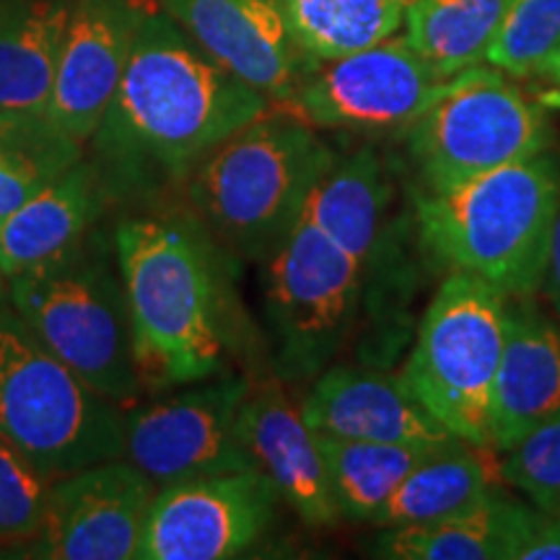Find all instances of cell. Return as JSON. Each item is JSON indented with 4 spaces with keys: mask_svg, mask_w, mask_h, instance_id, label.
Masks as SVG:
<instances>
[{
    "mask_svg": "<svg viewBox=\"0 0 560 560\" xmlns=\"http://www.w3.org/2000/svg\"><path fill=\"white\" fill-rule=\"evenodd\" d=\"M301 416L312 431L338 439L425 450L457 441L423 408L402 376L363 366H327L314 376Z\"/></svg>",
    "mask_w": 560,
    "mask_h": 560,
    "instance_id": "obj_17",
    "label": "cell"
},
{
    "mask_svg": "<svg viewBox=\"0 0 560 560\" xmlns=\"http://www.w3.org/2000/svg\"><path fill=\"white\" fill-rule=\"evenodd\" d=\"M501 480L520 488L545 514L560 516V416L506 452Z\"/></svg>",
    "mask_w": 560,
    "mask_h": 560,
    "instance_id": "obj_30",
    "label": "cell"
},
{
    "mask_svg": "<svg viewBox=\"0 0 560 560\" xmlns=\"http://www.w3.org/2000/svg\"><path fill=\"white\" fill-rule=\"evenodd\" d=\"M156 486L125 457L60 475L47 493L32 558L140 560Z\"/></svg>",
    "mask_w": 560,
    "mask_h": 560,
    "instance_id": "obj_12",
    "label": "cell"
},
{
    "mask_svg": "<svg viewBox=\"0 0 560 560\" xmlns=\"http://www.w3.org/2000/svg\"><path fill=\"white\" fill-rule=\"evenodd\" d=\"M335 503L342 520L374 524L389 495L431 452L425 446L380 444L317 433ZM446 446V444H444Z\"/></svg>",
    "mask_w": 560,
    "mask_h": 560,
    "instance_id": "obj_25",
    "label": "cell"
},
{
    "mask_svg": "<svg viewBox=\"0 0 560 560\" xmlns=\"http://www.w3.org/2000/svg\"><path fill=\"white\" fill-rule=\"evenodd\" d=\"M412 0H283L301 50L314 62L338 60L395 37Z\"/></svg>",
    "mask_w": 560,
    "mask_h": 560,
    "instance_id": "obj_27",
    "label": "cell"
},
{
    "mask_svg": "<svg viewBox=\"0 0 560 560\" xmlns=\"http://www.w3.org/2000/svg\"><path fill=\"white\" fill-rule=\"evenodd\" d=\"M153 0H73L47 115L81 143L102 122Z\"/></svg>",
    "mask_w": 560,
    "mask_h": 560,
    "instance_id": "obj_15",
    "label": "cell"
},
{
    "mask_svg": "<svg viewBox=\"0 0 560 560\" xmlns=\"http://www.w3.org/2000/svg\"><path fill=\"white\" fill-rule=\"evenodd\" d=\"M408 156L425 192H446L514 161L550 151L552 128L540 104L499 70L467 68L405 130Z\"/></svg>",
    "mask_w": 560,
    "mask_h": 560,
    "instance_id": "obj_8",
    "label": "cell"
},
{
    "mask_svg": "<svg viewBox=\"0 0 560 560\" xmlns=\"http://www.w3.org/2000/svg\"><path fill=\"white\" fill-rule=\"evenodd\" d=\"M159 5L236 79L289 107L314 60L301 50L283 0H159Z\"/></svg>",
    "mask_w": 560,
    "mask_h": 560,
    "instance_id": "obj_14",
    "label": "cell"
},
{
    "mask_svg": "<svg viewBox=\"0 0 560 560\" xmlns=\"http://www.w3.org/2000/svg\"><path fill=\"white\" fill-rule=\"evenodd\" d=\"M542 75H548V79H552L560 86V47L556 50V55H552V58L545 62Z\"/></svg>",
    "mask_w": 560,
    "mask_h": 560,
    "instance_id": "obj_33",
    "label": "cell"
},
{
    "mask_svg": "<svg viewBox=\"0 0 560 560\" xmlns=\"http://www.w3.org/2000/svg\"><path fill=\"white\" fill-rule=\"evenodd\" d=\"M537 506L493 493L480 506L450 520L389 527L374 545L376 558L392 560H516L527 540Z\"/></svg>",
    "mask_w": 560,
    "mask_h": 560,
    "instance_id": "obj_21",
    "label": "cell"
},
{
    "mask_svg": "<svg viewBox=\"0 0 560 560\" xmlns=\"http://www.w3.org/2000/svg\"><path fill=\"white\" fill-rule=\"evenodd\" d=\"M249 387L247 376L219 371L151 402L143 397L125 410L122 457L156 490L208 475L255 470L236 436V416Z\"/></svg>",
    "mask_w": 560,
    "mask_h": 560,
    "instance_id": "obj_10",
    "label": "cell"
},
{
    "mask_svg": "<svg viewBox=\"0 0 560 560\" xmlns=\"http://www.w3.org/2000/svg\"><path fill=\"white\" fill-rule=\"evenodd\" d=\"M5 285L26 327L81 380L122 410L143 400L115 236L96 226L75 247Z\"/></svg>",
    "mask_w": 560,
    "mask_h": 560,
    "instance_id": "obj_5",
    "label": "cell"
},
{
    "mask_svg": "<svg viewBox=\"0 0 560 560\" xmlns=\"http://www.w3.org/2000/svg\"><path fill=\"white\" fill-rule=\"evenodd\" d=\"M83 159V143L42 109H0V229Z\"/></svg>",
    "mask_w": 560,
    "mask_h": 560,
    "instance_id": "obj_24",
    "label": "cell"
},
{
    "mask_svg": "<svg viewBox=\"0 0 560 560\" xmlns=\"http://www.w3.org/2000/svg\"><path fill=\"white\" fill-rule=\"evenodd\" d=\"M545 293H548L552 310H556L560 319V210L556 226H552V240H550V252H548V265H545V278H542Z\"/></svg>",
    "mask_w": 560,
    "mask_h": 560,
    "instance_id": "obj_32",
    "label": "cell"
},
{
    "mask_svg": "<svg viewBox=\"0 0 560 560\" xmlns=\"http://www.w3.org/2000/svg\"><path fill=\"white\" fill-rule=\"evenodd\" d=\"M112 192L94 161L81 159L21 206L0 229V272L50 262L100 226Z\"/></svg>",
    "mask_w": 560,
    "mask_h": 560,
    "instance_id": "obj_19",
    "label": "cell"
},
{
    "mask_svg": "<svg viewBox=\"0 0 560 560\" xmlns=\"http://www.w3.org/2000/svg\"><path fill=\"white\" fill-rule=\"evenodd\" d=\"M52 475L0 436V545L37 537Z\"/></svg>",
    "mask_w": 560,
    "mask_h": 560,
    "instance_id": "obj_29",
    "label": "cell"
},
{
    "mask_svg": "<svg viewBox=\"0 0 560 560\" xmlns=\"http://www.w3.org/2000/svg\"><path fill=\"white\" fill-rule=\"evenodd\" d=\"M392 179L371 145L338 156L312 187L301 219L312 221L335 244L363 265L366 278L380 268L387 249Z\"/></svg>",
    "mask_w": 560,
    "mask_h": 560,
    "instance_id": "obj_20",
    "label": "cell"
},
{
    "mask_svg": "<svg viewBox=\"0 0 560 560\" xmlns=\"http://www.w3.org/2000/svg\"><path fill=\"white\" fill-rule=\"evenodd\" d=\"M446 81L405 37H392L346 58L314 62L289 109L322 130H408Z\"/></svg>",
    "mask_w": 560,
    "mask_h": 560,
    "instance_id": "obj_11",
    "label": "cell"
},
{
    "mask_svg": "<svg viewBox=\"0 0 560 560\" xmlns=\"http://www.w3.org/2000/svg\"><path fill=\"white\" fill-rule=\"evenodd\" d=\"M516 560H560V516L537 509L527 540L516 552Z\"/></svg>",
    "mask_w": 560,
    "mask_h": 560,
    "instance_id": "obj_31",
    "label": "cell"
},
{
    "mask_svg": "<svg viewBox=\"0 0 560 560\" xmlns=\"http://www.w3.org/2000/svg\"><path fill=\"white\" fill-rule=\"evenodd\" d=\"M509 296L450 270L420 317L402 382L452 436L490 450V397L506 340Z\"/></svg>",
    "mask_w": 560,
    "mask_h": 560,
    "instance_id": "obj_7",
    "label": "cell"
},
{
    "mask_svg": "<svg viewBox=\"0 0 560 560\" xmlns=\"http://www.w3.org/2000/svg\"><path fill=\"white\" fill-rule=\"evenodd\" d=\"M73 0H0V109L50 104Z\"/></svg>",
    "mask_w": 560,
    "mask_h": 560,
    "instance_id": "obj_22",
    "label": "cell"
},
{
    "mask_svg": "<svg viewBox=\"0 0 560 560\" xmlns=\"http://www.w3.org/2000/svg\"><path fill=\"white\" fill-rule=\"evenodd\" d=\"M558 210L560 159L542 151L446 192H420L416 223L444 268L527 299L542 285Z\"/></svg>",
    "mask_w": 560,
    "mask_h": 560,
    "instance_id": "obj_3",
    "label": "cell"
},
{
    "mask_svg": "<svg viewBox=\"0 0 560 560\" xmlns=\"http://www.w3.org/2000/svg\"><path fill=\"white\" fill-rule=\"evenodd\" d=\"M560 416V325L509 301L506 340L490 397V450H514Z\"/></svg>",
    "mask_w": 560,
    "mask_h": 560,
    "instance_id": "obj_18",
    "label": "cell"
},
{
    "mask_svg": "<svg viewBox=\"0 0 560 560\" xmlns=\"http://www.w3.org/2000/svg\"><path fill=\"white\" fill-rule=\"evenodd\" d=\"M482 450L486 446L457 439L431 452L389 495L376 514L374 527H416L450 520L499 493Z\"/></svg>",
    "mask_w": 560,
    "mask_h": 560,
    "instance_id": "obj_23",
    "label": "cell"
},
{
    "mask_svg": "<svg viewBox=\"0 0 560 560\" xmlns=\"http://www.w3.org/2000/svg\"><path fill=\"white\" fill-rule=\"evenodd\" d=\"M125 410L34 335L0 301V436L52 478L122 457Z\"/></svg>",
    "mask_w": 560,
    "mask_h": 560,
    "instance_id": "obj_6",
    "label": "cell"
},
{
    "mask_svg": "<svg viewBox=\"0 0 560 560\" xmlns=\"http://www.w3.org/2000/svg\"><path fill=\"white\" fill-rule=\"evenodd\" d=\"M509 0H412L405 42L444 79L486 62Z\"/></svg>",
    "mask_w": 560,
    "mask_h": 560,
    "instance_id": "obj_26",
    "label": "cell"
},
{
    "mask_svg": "<svg viewBox=\"0 0 560 560\" xmlns=\"http://www.w3.org/2000/svg\"><path fill=\"white\" fill-rule=\"evenodd\" d=\"M335 159L314 125L293 112H265L198 161L187 195L219 240L262 257L289 234Z\"/></svg>",
    "mask_w": 560,
    "mask_h": 560,
    "instance_id": "obj_4",
    "label": "cell"
},
{
    "mask_svg": "<svg viewBox=\"0 0 560 560\" xmlns=\"http://www.w3.org/2000/svg\"><path fill=\"white\" fill-rule=\"evenodd\" d=\"M0 280H5V278H3V272H0Z\"/></svg>",
    "mask_w": 560,
    "mask_h": 560,
    "instance_id": "obj_34",
    "label": "cell"
},
{
    "mask_svg": "<svg viewBox=\"0 0 560 560\" xmlns=\"http://www.w3.org/2000/svg\"><path fill=\"white\" fill-rule=\"evenodd\" d=\"M270 100L219 66L161 5H153L132 42L91 145L112 198L187 179Z\"/></svg>",
    "mask_w": 560,
    "mask_h": 560,
    "instance_id": "obj_1",
    "label": "cell"
},
{
    "mask_svg": "<svg viewBox=\"0 0 560 560\" xmlns=\"http://www.w3.org/2000/svg\"><path fill=\"white\" fill-rule=\"evenodd\" d=\"M560 47V0H509L486 62L501 73H542Z\"/></svg>",
    "mask_w": 560,
    "mask_h": 560,
    "instance_id": "obj_28",
    "label": "cell"
},
{
    "mask_svg": "<svg viewBox=\"0 0 560 560\" xmlns=\"http://www.w3.org/2000/svg\"><path fill=\"white\" fill-rule=\"evenodd\" d=\"M236 436L252 467L276 486L280 501L301 522L335 527L342 520L317 431L310 429L301 405H293L280 384L249 387L236 416Z\"/></svg>",
    "mask_w": 560,
    "mask_h": 560,
    "instance_id": "obj_16",
    "label": "cell"
},
{
    "mask_svg": "<svg viewBox=\"0 0 560 560\" xmlns=\"http://www.w3.org/2000/svg\"><path fill=\"white\" fill-rule=\"evenodd\" d=\"M366 299V270L312 221L296 219L268 252L265 314L283 380H312L330 366Z\"/></svg>",
    "mask_w": 560,
    "mask_h": 560,
    "instance_id": "obj_9",
    "label": "cell"
},
{
    "mask_svg": "<svg viewBox=\"0 0 560 560\" xmlns=\"http://www.w3.org/2000/svg\"><path fill=\"white\" fill-rule=\"evenodd\" d=\"M132 359L145 392L223 371V304L202 234L182 219H130L115 229Z\"/></svg>",
    "mask_w": 560,
    "mask_h": 560,
    "instance_id": "obj_2",
    "label": "cell"
},
{
    "mask_svg": "<svg viewBox=\"0 0 560 560\" xmlns=\"http://www.w3.org/2000/svg\"><path fill=\"white\" fill-rule=\"evenodd\" d=\"M280 503L260 470L223 472L159 488L140 560H223L247 552L268 532Z\"/></svg>",
    "mask_w": 560,
    "mask_h": 560,
    "instance_id": "obj_13",
    "label": "cell"
}]
</instances>
